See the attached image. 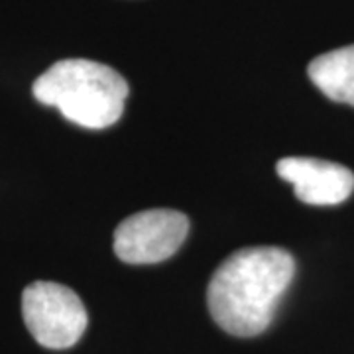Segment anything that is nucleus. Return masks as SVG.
I'll return each mask as SVG.
<instances>
[{"label": "nucleus", "mask_w": 354, "mask_h": 354, "mask_svg": "<svg viewBox=\"0 0 354 354\" xmlns=\"http://www.w3.org/2000/svg\"><path fill=\"white\" fill-rule=\"evenodd\" d=\"M22 317L30 335L53 351L77 344L88 315L75 291L55 281H34L22 293Z\"/></svg>", "instance_id": "obj_3"}, {"label": "nucleus", "mask_w": 354, "mask_h": 354, "mask_svg": "<svg viewBox=\"0 0 354 354\" xmlns=\"http://www.w3.org/2000/svg\"><path fill=\"white\" fill-rule=\"evenodd\" d=\"M307 73L330 101L354 106V46L319 55L309 64Z\"/></svg>", "instance_id": "obj_6"}, {"label": "nucleus", "mask_w": 354, "mask_h": 354, "mask_svg": "<svg viewBox=\"0 0 354 354\" xmlns=\"http://www.w3.org/2000/svg\"><path fill=\"white\" fill-rule=\"evenodd\" d=\"M36 101L55 106L77 127H113L124 113L128 83L113 67L91 59H62L34 83Z\"/></svg>", "instance_id": "obj_2"}, {"label": "nucleus", "mask_w": 354, "mask_h": 354, "mask_svg": "<svg viewBox=\"0 0 354 354\" xmlns=\"http://www.w3.org/2000/svg\"><path fill=\"white\" fill-rule=\"evenodd\" d=\"M189 218L174 209H150L124 218L114 230V254L127 264H158L185 242Z\"/></svg>", "instance_id": "obj_4"}, {"label": "nucleus", "mask_w": 354, "mask_h": 354, "mask_svg": "<svg viewBox=\"0 0 354 354\" xmlns=\"http://www.w3.org/2000/svg\"><path fill=\"white\" fill-rule=\"evenodd\" d=\"M278 176L290 181L295 197L307 205H339L354 191V174L341 164L317 158H283Z\"/></svg>", "instance_id": "obj_5"}, {"label": "nucleus", "mask_w": 354, "mask_h": 354, "mask_svg": "<svg viewBox=\"0 0 354 354\" xmlns=\"http://www.w3.org/2000/svg\"><path fill=\"white\" fill-rule=\"evenodd\" d=\"M295 276V260L278 246H252L230 254L207 288V305L228 335L256 337L274 321Z\"/></svg>", "instance_id": "obj_1"}]
</instances>
